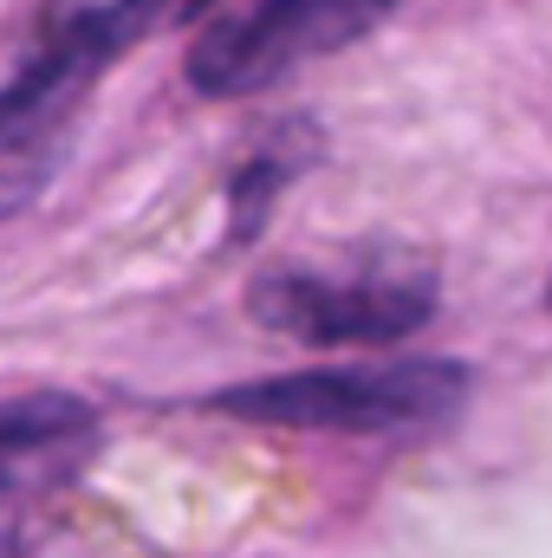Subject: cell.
Instances as JSON below:
<instances>
[{"mask_svg":"<svg viewBox=\"0 0 552 558\" xmlns=\"http://www.w3.org/2000/svg\"><path fill=\"white\" fill-rule=\"evenodd\" d=\"M312 131H286L279 143H261L241 169H235V182H228V241H254L261 234V221L274 215V195L312 162Z\"/></svg>","mask_w":552,"mask_h":558,"instance_id":"obj_6","label":"cell"},{"mask_svg":"<svg viewBox=\"0 0 552 558\" xmlns=\"http://www.w3.org/2000/svg\"><path fill=\"white\" fill-rule=\"evenodd\" d=\"M391 13L397 0H254L202 26V39L182 59V78L202 98H254L279 78L371 39Z\"/></svg>","mask_w":552,"mask_h":558,"instance_id":"obj_3","label":"cell"},{"mask_svg":"<svg viewBox=\"0 0 552 558\" xmlns=\"http://www.w3.org/2000/svg\"><path fill=\"white\" fill-rule=\"evenodd\" d=\"M169 0H46L20 65L0 78V149H20L156 26Z\"/></svg>","mask_w":552,"mask_h":558,"instance_id":"obj_4","label":"cell"},{"mask_svg":"<svg viewBox=\"0 0 552 558\" xmlns=\"http://www.w3.org/2000/svg\"><path fill=\"white\" fill-rule=\"evenodd\" d=\"M442 305V274L422 247L364 241L325 260H286L248 286L254 325L305 351H384L422 331Z\"/></svg>","mask_w":552,"mask_h":558,"instance_id":"obj_1","label":"cell"},{"mask_svg":"<svg viewBox=\"0 0 552 558\" xmlns=\"http://www.w3.org/2000/svg\"><path fill=\"white\" fill-rule=\"evenodd\" d=\"M468 364L455 357H371V364H312L286 377H254L221 390L208 410L274 428L325 435H397L422 422H448L468 403Z\"/></svg>","mask_w":552,"mask_h":558,"instance_id":"obj_2","label":"cell"},{"mask_svg":"<svg viewBox=\"0 0 552 558\" xmlns=\"http://www.w3.org/2000/svg\"><path fill=\"white\" fill-rule=\"evenodd\" d=\"M547 299H552V279H547Z\"/></svg>","mask_w":552,"mask_h":558,"instance_id":"obj_9","label":"cell"},{"mask_svg":"<svg viewBox=\"0 0 552 558\" xmlns=\"http://www.w3.org/2000/svg\"><path fill=\"white\" fill-rule=\"evenodd\" d=\"M98 448V410L79 397L0 403V494H46Z\"/></svg>","mask_w":552,"mask_h":558,"instance_id":"obj_5","label":"cell"},{"mask_svg":"<svg viewBox=\"0 0 552 558\" xmlns=\"http://www.w3.org/2000/svg\"><path fill=\"white\" fill-rule=\"evenodd\" d=\"M182 7H189V13H208V7H215V0H182Z\"/></svg>","mask_w":552,"mask_h":558,"instance_id":"obj_7","label":"cell"},{"mask_svg":"<svg viewBox=\"0 0 552 558\" xmlns=\"http://www.w3.org/2000/svg\"><path fill=\"white\" fill-rule=\"evenodd\" d=\"M0 558H13V546H7V539H0Z\"/></svg>","mask_w":552,"mask_h":558,"instance_id":"obj_8","label":"cell"}]
</instances>
